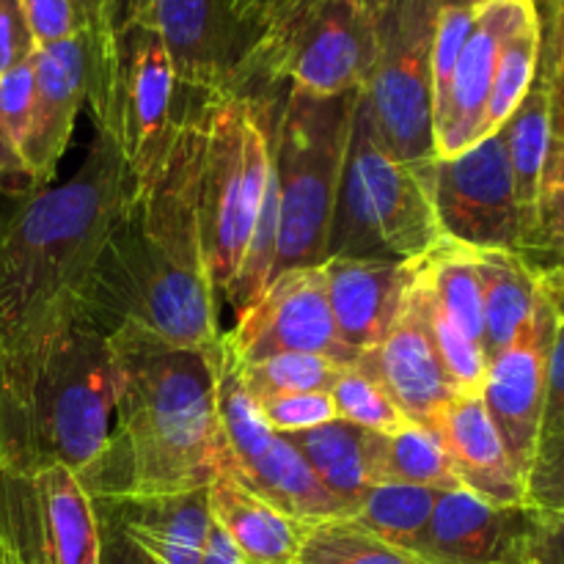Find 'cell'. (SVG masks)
Returning a JSON list of instances; mask_svg holds the SVG:
<instances>
[{"mask_svg": "<svg viewBox=\"0 0 564 564\" xmlns=\"http://www.w3.org/2000/svg\"><path fill=\"white\" fill-rule=\"evenodd\" d=\"M119 149L94 130L61 185L20 198L0 229V430L22 411L50 352L80 323L94 262L130 202Z\"/></svg>", "mask_w": 564, "mask_h": 564, "instance_id": "6da1fadb", "label": "cell"}, {"mask_svg": "<svg viewBox=\"0 0 564 564\" xmlns=\"http://www.w3.org/2000/svg\"><path fill=\"white\" fill-rule=\"evenodd\" d=\"M202 102L198 94L180 110L158 176L130 193L105 237L83 297V328L102 336L130 328L204 356L218 347V292L204 270L196 213Z\"/></svg>", "mask_w": 564, "mask_h": 564, "instance_id": "7a4b0ae2", "label": "cell"}, {"mask_svg": "<svg viewBox=\"0 0 564 564\" xmlns=\"http://www.w3.org/2000/svg\"><path fill=\"white\" fill-rule=\"evenodd\" d=\"M108 341L116 411L88 496L209 488L226 449L215 419L213 352L180 350L130 328L113 330Z\"/></svg>", "mask_w": 564, "mask_h": 564, "instance_id": "3957f363", "label": "cell"}, {"mask_svg": "<svg viewBox=\"0 0 564 564\" xmlns=\"http://www.w3.org/2000/svg\"><path fill=\"white\" fill-rule=\"evenodd\" d=\"M113 411V347L77 325L42 364L22 411L0 430V471L64 466L86 488L110 441Z\"/></svg>", "mask_w": 564, "mask_h": 564, "instance_id": "277c9868", "label": "cell"}, {"mask_svg": "<svg viewBox=\"0 0 564 564\" xmlns=\"http://www.w3.org/2000/svg\"><path fill=\"white\" fill-rule=\"evenodd\" d=\"M196 213L202 257L215 292L240 273L273 174V130L281 94L220 91L204 97Z\"/></svg>", "mask_w": 564, "mask_h": 564, "instance_id": "5b68a950", "label": "cell"}, {"mask_svg": "<svg viewBox=\"0 0 564 564\" xmlns=\"http://www.w3.org/2000/svg\"><path fill=\"white\" fill-rule=\"evenodd\" d=\"M430 163L411 165L391 158L389 149L380 143L358 91L325 262L328 259L416 262L427 257L444 240L430 196Z\"/></svg>", "mask_w": 564, "mask_h": 564, "instance_id": "8992f818", "label": "cell"}, {"mask_svg": "<svg viewBox=\"0 0 564 564\" xmlns=\"http://www.w3.org/2000/svg\"><path fill=\"white\" fill-rule=\"evenodd\" d=\"M356 99L358 91L317 97L297 88H286L281 99L273 130L279 185V253L273 275L325 262Z\"/></svg>", "mask_w": 564, "mask_h": 564, "instance_id": "52a82bcc", "label": "cell"}, {"mask_svg": "<svg viewBox=\"0 0 564 564\" xmlns=\"http://www.w3.org/2000/svg\"><path fill=\"white\" fill-rule=\"evenodd\" d=\"M375 44L367 0H290L259 31L231 91L270 94L281 83L317 97L361 91Z\"/></svg>", "mask_w": 564, "mask_h": 564, "instance_id": "ba28073f", "label": "cell"}, {"mask_svg": "<svg viewBox=\"0 0 564 564\" xmlns=\"http://www.w3.org/2000/svg\"><path fill=\"white\" fill-rule=\"evenodd\" d=\"M91 28L94 80L86 105L94 130L119 149L132 191H143L158 176L180 116L174 66L149 25L113 33L94 11Z\"/></svg>", "mask_w": 564, "mask_h": 564, "instance_id": "9c48e42d", "label": "cell"}, {"mask_svg": "<svg viewBox=\"0 0 564 564\" xmlns=\"http://www.w3.org/2000/svg\"><path fill=\"white\" fill-rule=\"evenodd\" d=\"M375 61L361 88L380 143L391 158L422 165L435 160L433 36L438 0H372Z\"/></svg>", "mask_w": 564, "mask_h": 564, "instance_id": "30bf717a", "label": "cell"}, {"mask_svg": "<svg viewBox=\"0 0 564 564\" xmlns=\"http://www.w3.org/2000/svg\"><path fill=\"white\" fill-rule=\"evenodd\" d=\"M427 182L441 237L471 251L521 253V213L505 132L482 138L457 158H435Z\"/></svg>", "mask_w": 564, "mask_h": 564, "instance_id": "8fae6325", "label": "cell"}, {"mask_svg": "<svg viewBox=\"0 0 564 564\" xmlns=\"http://www.w3.org/2000/svg\"><path fill=\"white\" fill-rule=\"evenodd\" d=\"M224 347L237 364L284 352L323 356L339 367L356 364V356L336 334L323 264L273 275L268 290L237 314L235 328L224 334Z\"/></svg>", "mask_w": 564, "mask_h": 564, "instance_id": "7c38bea8", "label": "cell"}, {"mask_svg": "<svg viewBox=\"0 0 564 564\" xmlns=\"http://www.w3.org/2000/svg\"><path fill=\"white\" fill-rule=\"evenodd\" d=\"M99 564H198L209 518L207 488L185 494L91 496Z\"/></svg>", "mask_w": 564, "mask_h": 564, "instance_id": "4fadbf2b", "label": "cell"}, {"mask_svg": "<svg viewBox=\"0 0 564 564\" xmlns=\"http://www.w3.org/2000/svg\"><path fill=\"white\" fill-rule=\"evenodd\" d=\"M554 325V303L540 284L532 317L499 356L490 358L482 391H479L488 416L494 419L505 441L507 455L523 479L532 466L540 430H543Z\"/></svg>", "mask_w": 564, "mask_h": 564, "instance_id": "5bb4252c", "label": "cell"}, {"mask_svg": "<svg viewBox=\"0 0 564 564\" xmlns=\"http://www.w3.org/2000/svg\"><path fill=\"white\" fill-rule=\"evenodd\" d=\"M143 25L163 42L180 91L202 97L231 91L253 47L235 0H149Z\"/></svg>", "mask_w": 564, "mask_h": 564, "instance_id": "9a60e30c", "label": "cell"}, {"mask_svg": "<svg viewBox=\"0 0 564 564\" xmlns=\"http://www.w3.org/2000/svg\"><path fill=\"white\" fill-rule=\"evenodd\" d=\"M94 80V28L33 53V121L22 160L36 191L50 187L72 141L75 119L88 102Z\"/></svg>", "mask_w": 564, "mask_h": 564, "instance_id": "2e32d148", "label": "cell"}, {"mask_svg": "<svg viewBox=\"0 0 564 564\" xmlns=\"http://www.w3.org/2000/svg\"><path fill=\"white\" fill-rule=\"evenodd\" d=\"M534 510L505 507L466 488L441 494L416 556L424 564H529Z\"/></svg>", "mask_w": 564, "mask_h": 564, "instance_id": "e0dca14e", "label": "cell"}, {"mask_svg": "<svg viewBox=\"0 0 564 564\" xmlns=\"http://www.w3.org/2000/svg\"><path fill=\"white\" fill-rule=\"evenodd\" d=\"M534 14H540L538 0H488L479 6L471 36L452 77L446 108L433 124L435 158H457L479 141L501 44Z\"/></svg>", "mask_w": 564, "mask_h": 564, "instance_id": "ac0fdd59", "label": "cell"}, {"mask_svg": "<svg viewBox=\"0 0 564 564\" xmlns=\"http://www.w3.org/2000/svg\"><path fill=\"white\" fill-rule=\"evenodd\" d=\"M356 367L375 383L383 386V391L405 413L408 422L424 424V427H430L441 408L457 397V389L441 364L438 350L416 306L413 284L394 328L378 345L361 352L356 358Z\"/></svg>", "mask_w": 564, "mask_h": 564, "instance_id": "d6986e66", "label": "cell"}, {"mask_svg": "<svg viewBox=\"0 0 564 564\" xmlns=\"http://www.w3.org/2000/svg\"><path fill=\"white\" fill-rule=\"evenodd\" d=\"M416 262L391 259H328L323 262L330 314L339 341L361 356L378 345L405 308Z\"/></svg>", "mask_w": 564, "mask_h": 564, "instance_id": "ffe728a7", "label": "cell"}, {"mask_svg": "<svg viewBox=\"0 0 564 564\" xmlns=\"http://www.w3.org/2000/svg\"><path fill=\"white\" fill-rule=\"evenodd\" d=\"M430 427L444 441L460 488L494 501L516 507L527 505V485L512 466L507 446L488 416L482 394H457L446 402Z\"/></svg>", "mask_w": 564, "mask_h": 564, "instance_id": "44dd1931", "label": "cell"}, {"mask_svg": "<svg viewBox=\"0 0 564 564\" xmlns=\"http://www.w3.org/2000/svg\"><path fill=\"white\" fill-rule=\"evenodd\" d=\"M209 518L218 523L248 564H297L306 523L275 510L231 474H218L207 488Z\"/></svg>", "mask_w": 564, "mask_h": 564, "instance_id": "7402d4cb", "label": "cell"}, {"mask_svg": "<svg viewBox=\"0 0 564 564\" xmlns=\"http://www.w3.org/2000/svg\"><path fill=\"white\" fill-rule=\"evenodd\" d=\"M286 441L306 457L325 490L341 505L345 518H350L358 499L378 485V433L334 419L319 427L286 435Z\"/></svg>", "mask_w": 564, "mask_h": 564, "instance_id": "603a6c76", "label": "cell"}, {"mask_svg": "<svg viewBox=\"0 0 564 564\" xmlns=\"http://www.w3.org/2000/svg\"><path fill=\"white\" fill-rule=\"evenodd\" d=\"M220 474H231L248 490L270 501L275 510L286 512V516L306 523V527L308 523L345 518L339 501L325 490V485L312 471L306 457L286 441V435H275L273 444L248 466Z\"/></svg>", "mask_w": 564, "mask_h": 564, "instance_id": "cb8c5ba5", "label": "cell"}, {"mask_svg": "<svg viewBox=\"0 0 564 564\" xmlns=\"http://www.w3.org/2000/svg\"><path fill=\"white\" fill-rule=\"evenodd\" d=\"M501 132H505L518 213H521V253L527 257L538 235L540 191H543V171L551 141V88L540 72L534 86L529 88Z\"/></svg>", "mask_w": 564, "mask_h": 564, "instance_id": "d4e9b609", "label": "cell"}, {"mask_svg": "<svg viewBox=\"0 0 564 564\" xmlns=\"http://www.w3.org/2000/svg\"><path fill=\"white\" fill-rule=\"evenodd\" d=\"M477 268L482 279V350L490 361L532 317L540 275L538 268L516 251H477Z\"/></svg>", "mask_w": 564, "mask_h": 564, "instance_id": "484cf974", "label": "cell"}, {"mask_svg": "<svg viewBox=\"0 0 564 564\" xmlns=\"http://www.w3.org/2000/svg\"><path fill=\"white\" fill-rule=\"evenodd\" d=\"M213 397L215 419L226 446L220 471H235L257 460L279 433H273L259 402L242 383L235 358L224 347V336L213 350Z\"/></svg>", "mask_w": 564, "mask_h": 564, "instance_id": "4316f807", "label": "cell"}, {"mask_svg": "<svg viewBox=\"0 0 564 564\" xmlns=\"http://www.w3.org/2000/svg\"><path fill=\"white\" fill-rule=\"evenodd\" d=\"M441 494L444 490L419 488V485L378 482L358 499L347 521L397 549L416 554Z\"/></svg>", "mask_w": 564, "mask_h": 564, "instance_id": "83f0119b", "label": "cell"}, {"mask_svg": "<svg viewBox=\"0 0 564 564\" xmlns=\"http://www.w3.org/2000/svg\"><path fill=\"white\" fill-rule=\"evenodd\" d=\"M543 17L534 14L523 25H518L507 36V42L501 44L488 108H485L482 124H479V141L496 135L510 121L521 99L527 97L529 88L538 80L540 58H543Z\"/></svg>", "mask_w": 564, "mask_h": 564, "instance_id": "f1b7e54d", "label": "cell"}, {"mask_svg": "<svg viewBox=\"0 0 564 564\" xmlns=\"http://www.w3.org/2000/svg\"><path fill=\"white\" fill-rule=\"evenodd\" d=\"M422 273L430 290L438 297L452 319L482 345L485 314H482V279L477 268V251L455 240H441L422 259Z\"/></svg>", "mask_w": 564, "mask_h": 564, "instance_id": "f546056e", "label": "cell"}, {"mask_svg": "<svg viewBox=\"0 0 564 564\" xmlns=\"http://www.w3.org/2000/svg\"><path fill=\"white\" fill-rule=\"evenodd\" d=\"M378 482L419 485L444 494L460 488L438 433L413 422L405 424L400 433L380 435Z\"/></svg>", "mask_w": 564, "mask_h": 564, "instance_id": "4dcf8cb0", "label": "cell"}, {"mask_svg": "<svg viewBox=\"0 0 564 564\" xmlns=\"http://www.w3.org/2000/svg\"><path fill=\"white\" fill-rule=\"evenodd\" d=\"M422 259H419L416 279H413V297H416V306L419 312H422L424 325H427L430 339H433L435 350H438L441 356V364H444L446 375H449L457 394H477V391H482L485 372H488V358H485L482 345H477V341L446 314V308L441 306L438 297L433 295V290H430L427 279H424L422 273Z\"/></svg>", "mask_w": 564, "mask_h": 564, "instance_id": "1f68e13d", "label": "cell"}, {"mask_svg": "<svg viewBox=\"0 0 564 564\" xmlns=\"http://www.w3.org/2000/svg\"><path fill=\"white\" fill-rule=\"evenodd\" d=\"M297 564H424L411 551H402L347 518L308 523Z\"/></svg>", "mask_w": 564, "mask_h": 564, "instance_id": "d6a6232c", "label": "cell"}, {"mask_svg": "<svg viewBox=\"0 0 564 564\" xmlns=\"http://www.w3.org/2000/svg\"><path fill=\"white\" fill-rule=\"evenodd\" d=\"M237 364V361H235ZM246 389L257 402L306 391H328L339 375V364L308 352H284L253 364H237Z\"/></svg>", "mask_w": 564, "mask_h": 564, "instance_id": "836d02e7", "label": "cell"}, {"mask_svg": "<svg viewBox=\"0 0 564 564\" xmlns=\"http://www.w3.org/2000/svg\"><path fill=\"white\" fill-rule=\"evenodd\" d=\"M328 394L334 400L336 419H345V422L369 430V433L394 435L405 424H411L405 413L397 408V402L386 394L383 386L375 383L356 364H347L339 369Z\"/></svg>", "mask_w": 564, "mask_h": 564, "instance_id": "e575fe53", "label": "cell"}, {"mask_svg": "<svg viewBox=\"0 0 564 564\" xmlns=\"http://www.w3.org/2000/svg\"><path fill=\"white\" fill-rule=\"evenodd\" d=\"M549 257L551 264L564 262V113H551L549 158L543 171V191H540L538 235L527 259ZM545 264V268H551Z\"/></svg>", "mask_w": 564, "mask_h": 564, "instance_id": "d590c367", "label": "cell"}, {"mask_svg": "<svg viewBox=\"0 0 564 564\" xmlns=\"http://www.w3.org/2000/svg\"><path fill=\"white\" fill-rule=\"evenodd\" d=\"M474 20H477V9H460V6L438 9L433 36V124L446 108L452 77H455L463 47L471 36Z\"/></svg>", "mask_w": 564, "mask_h": 564, "instance_id": "8d00e7d4", "label": "cell"}, {"mask_svg": "<svg viewBox=\"0 0 564 564\" xmlns=\"http://www.w3.org/2000/svg\"><path fill=\"white\" fill-rule=\"evenodd\" d=\"M527 507L564 510V424L540 430L527 479Z\"/></svg>", "mask_w": 564, "mask_h": 564, "instance_id": "74e56055", "label": "cell"}, {"mask_svg": "<svg viewBox=\"0 0 564 564\" xmlns=\"http://www.w3.org/2000/svg\"><path fill=\"white\" fill-rule=\"evenodd\" d=\"M36 47L64 42L91 25L94 0H20Z\"/></svg>", "mask_w": 564, "mask_h": 564, "instance_id": "f35d334b", "label": "cell"}, {"mask_svg": "<svg viewBox=\"0 0 564 564\" xmlns=\"http://www.w3.org/2000/svg\"><path fill=\"white\" fill-rule=\"evenodd\" d=\"M264 419L273 427V433L292 435L303 430L319 427L325 422H334L336 408L328 391H306V394L273 397V400L259 402Z\"/></svg>", "mask_w": 564, "mask_h": 564, "instance_id": "ab89813d", "label": "cell"}, {"mask_svg": "<svg viewBox=\"0 0 564 564\" xmlns=\"http://www.w3.org/2000/svg\"><path fill=\"white\" fill-rule=\"evenodd\" d=\"M33 94H36V83H33V55L6 72L0 77V124L9 132L11 143L17 152L22 154V147L28 141L33 121Z\"/></svg>", "mask_w": 564, "mask_h": 564, "instance_id": "60d3db41", "label": "cell"}, {"mask_svg": "<svg viewBox=\"0 0 564 564\" xmlns=\"http://www.w3.org/2000/svg\"><path fill=\"white\" fill-rule=\"evenodd\" d=\"M540 284L554 303L556 325L549 356V391H545L543 427L564 424V281L551 268H538Z\"/></svg>", "mask_w": 564, "mask_h": 564, "instance_id": "b9f144b4", "label": "cell"}, {"mask_svg": "<svg viewBox=\"0 0 564 564\" xmlns=\"http://www.w3.org/2000/svg\"><path fill=\"white\" fill-rule=\"evenodd\" d=\"M36 53L20 0H0V77Z\"/></svg>", "mask_w": 564, "mask_h": 564, "instance_id": "7bdbcfd3", "label": "cell"}, {"mask_svg": "<svg viewBox=\"0 0 564 564\" xmlns=\"http://www.w3.org/2000/svg\"><path fill=\"white\" fill-rule=\"evenodd\" d=\"M529 564H564V510H534Z\"/></svg>", "mask_w": 564, "mask_h": 564, "instance_id": "ee69618b", "label": "cell"}, {"mask_svg": "<svg viewBox=\"0 0 564 564\" xmlns=\"http://www.w3.org/2000/svg\"><path fill=\"white\" fill-rule=\"evenodd\" d=\"M33 191H36V187H33L31 171H28L25 160L17 152L14 143H11L9 132L0 124V196H3V193H11V196L22 198Z\"/></svg>", "mask_w": 564, "mask_h": 564, "instance_id": "f6af8a7d", "label": "cell"}, {"mask_svg": "<svg viewBox=\"0 0 564 564\" xmlns=\"http://www.w3.org/2000/svg\"><path fill=\"white\" fill-rule=\"evenodd\" d=\"M149 0H94V11L113 33L127 31L132 25H143Z\"/></svg>", "mask_w": 564, "mask_h": 564, "instance_id": "bcb514c9", "label": "cell"}, {"mask_svg": "<svg viewBox=\"0 0 564 564\" xmlns=\"http://www.w3.org/2000/svg\"><path fill=\"white\" fill-rule=\"evenodd\" d=\"M198 564H248L246 556L240 554L235 543H231L229 534L213 523L207 532V540H204V549H202V560Z\"/></svg>", "mask_w": 564, "mask_h": 564, "instance_id": "7dc6e473", "label": "cell"}, {"mask_svg": "<svg viewBox=\"0 0 564 564\" xmlns=\"http://www.w3.org/2000/svg\"><path fill=\"white\" fill-rule=\"evenodd\" d=\"M286 3H290V0H246V3H242L240 17H242V22L251 28L253 42H257L259 31H262V28L268 25V22L273 20V17L279 14Z\"/></svg>", "mask_w": 564, "mask_h": 564, "instance_id": "c3c4849f", "label": "cell"}, {"mask_svg": "<svg viewBox=\"0 0 564 564\" xmlns=\"http://www.w3.org/2000/svg\"><path fill=\"white\" fill-rule=\"evenodd\" d=\"M488 0H438V6H460V9H479Z\"/></svg>", "mask_w": 564, "mask_h": 564, "instance_id": "681fc988", "label": "cell"}, {"mask_svg": "<svg viewBox=\"0 0 564 564\" xmlns=\"http://www.w3.org/2000/svg\"><path fill=\"white\" fill-rule=\"evenodd\" d=\"M562 9H564V0H549V3H545V9L540 11V17H543V22H545V20H551L554 14H560Z\"/></svg>", "mask_w": 564, "mask_h": 564, "instance_id": "f907efd6", "label": "cell"}, {"mask_svg": "<svg viewBox=\"0 0 564 564\" xmlns=\"http://www.w3.org/2000/svg\"><path fill=\"white\" fill-rule=\"evenodd\" d=\"M551 270H554V273L560 275V279L564 281V262H560V264H551Z\"/></svg>", "mask_w": 564, "mask_h": 564, "instance_id": "816d5d0a", "label": "cell"}, {"mask_svg": "<svg viewBox=\"0 0 564 564\" xmlns=\"http://www.w3.org/2000/svg\"><path fill=\"white\" fill-rule=\"evenodd\" d=\"M545 3H549V0H538V6H540V11L545 9Z\"/></svg>", "mask_w": 564, "mask_h": 564, "instance_id": "f5cc1de1", "label": "cell"}, {"mask_svg": "<svg viewBox=\"0 0 564 564\" xmlns=\"http://www.w3.org/2000/svg\"><path fill=\"white\" fill-rule=\"evenodd\" d=\"M235 3H237V11H240V9H242V3H246V0H235Z\"/></svg>", "mask_w": 564, "mask_h": 564, "instance_id": "db71d44e", "label": "cell"}, {"mask_svg": "<svg viewBox=\"0 0 564 564\" xmlns=\"http://www.w3.org/2000/svg\"><path fill=\"white\" fill-rule=\"evenodd\" d=\"M0 229H3V218H0Z\"/></svg>", "mask_w": 564, "mask_h": 564, "instance_id": "11a10c76", "label": "cell"}, {"mask_svg": "<svg viewBox=\"0 0 564 564\" xmlns=\"http://www.w3.org/2000/svg\"><path fill=\"white\" fill-rule=\"evenodd\" d=\"M367 3H372V0H367Z\"/></svg>", "mask_w": 564, "mask_h": 564, "instance_id": "9f6ffc18", "label": "cell"}]
</instances>
